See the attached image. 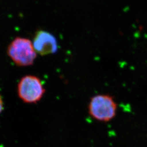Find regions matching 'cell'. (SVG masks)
I'll return each instance as SVG.
<instances>
[{"label": "cell", "mask_w": 147, "mask_h": 147, "mask_svg": "<svg viewBox=\"0 0 147 147\" xmlns=\"http://www.w3.org/2000/svg\"><path fill=\"white\" fill-rule=\"evenodd\" d=\"M45 92L41 80L34 75H26L18 85V94L22 101L35 104L42 99Z\"/></svg>", "instance_id": "obj_3"}, {"label": "cell", "mask_w": 147, "mask_h": 147, "mask_svg": "<svg viewBox=\"0 0 147 147\" xmlns=\"http://www.w3.org/2000/svg\"><path fill=\"white\" fill-rule=\"evenodd\" d=\"M4 110V103L2 96L0 95V114Z\"/></svg>", "instance_id": "obj_5"}, {"label": "cell", "mask_w": 147, "mask_h": 147, "mask_svg": "<svg viewBox=\"0 0 147 147\" xmlns=\"http://www.w3.org/2000/svg\"><path fill=\"white\" fill-rule=\"evenodd\" d=\"M32 43L37 53L41 56L54 54L58 50L56 38L51 33L43 30L36 32Z\"/></svg>", "instance_id": "obj_4"}, {"label": "cell", "mask_w": 147, "mask_h": 147, "mask_svg": "<svg viewBox=\"0 0 147 147\" xmlns=\"http://www.w3.org/2000/svg\"><path fill=\"white\" fill-rule=\"evenodd\" d=\"M37 54L31 41L24 38H16L7 49L8 56L19 67L32 65L37 58Z\"/></svg>", "instance_id": "obj_1"}, {"label": "cell", "mask_w": 147, "mask_h": 147, "mask_svg": "<svg viewBox=\"0 0 147 147\" xmlns=\"http://www.w3.org/2000/svg\"><path fill=\"white\" fill-rule=\"evenodd\" d=\"M117 105L109 95L99 94L92 97L88 105L89 115L100 121H109L116 115Z\"/></svg>", "instance_id": "obj_2"}]
</instances>
